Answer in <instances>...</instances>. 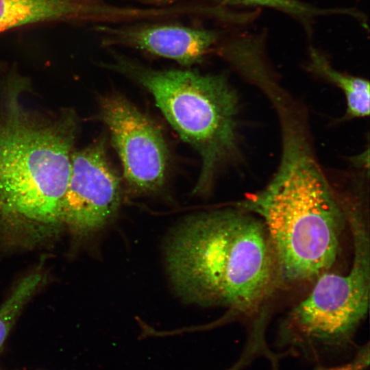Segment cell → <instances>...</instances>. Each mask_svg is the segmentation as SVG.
Masks as SVG:
<instances>
[{
	"label": "cell",
	"instance_id": "obj_1",
	"mask_svg": "<svg viewBox=\"0 0 370 370\" xmlns=\"http://www.w3.org/2000/svg\"><path fill=\"white\" fill-rule=\"evenodd\" d=\"M166 260L184 301L226 307L238 315L260 311L280 282L263 223L238 208L187 219L170 238Z\"/></svg>",
	"mask_w": 370,
	"mask_h": 370
},
{
	"label": "cell",
	"instance_id": "obj_2",
	"mask_svg": "<svg viewBox=\"0 0 370 370\" xmlns=\"http://www.w3.org/2000/svg\"><path fill=\"white\" fill-rule=\"evenodd\" d=\"M5 88L0 106V234L36 243L63 225L77 123L69 110L47 119L26 109L21 79Z\"/></svg>",
	"mask_w": 370,
	"mask_h": 370
},
{
	"label": "cell",
	"instance_id": "obj_3",
	"mask_svg": "<svg viewBox=\"0 0 370 370\" xmlns=\"http://www.w3.org/2000/svg\"><path fill=\"white\" fill-rule=\"evenodd\" d=\"M283 125L281 162L270 182L236 204L258 217L271 241L279 281L315 280L334 264L346 221L304 136Z\"/></svg>",
	"mask_w": 370,
	"mask_h": 370
},
{
	"label": "cell",
	"instance_id": "obj_4",
	"mask_svg": "<svg viewBox=\"0 0 370 370\" xmlns=\"http://www.w3.org/2000/svg\"><path fill=\"white\" fill-rule=\"evenodd\" d=\"M112 68L153 96L180 138L196 149L201 172L193 190L206 193L217 169L236 149L237 95L223 75L189 70H154L118 59Z\"/></svg>",
	"mask_w": 370,
	"mask_h": 370
},
{
	"label": "cell",
	"instance_id": "obj_5",
	"mask_svg": "<svg viewBox=\"0 0 370 370\" xmlns=\"http://www.w3.org/2000/svg\"><path fill=\"white\" fill-rule=\"evenodd\" d=\"M353 238L354 257L345 274L328 272L315 279L310 293L288 314L280 328L283 346L314 359L349 345L369 310L370 241L365 215L343 205Z\"/></svg>",
	"mask_w": 370,
	"mask_h": 370
},
{
	"label": "cell",
	"instance_id": "obj_6",
	"mask_svg": "<svg viewBox=\"0 0 370 370\" xmlns=\"http://www.w3.org/2000/svg\"><path fill=\"white\" fill-rule=\"evenodd\" d=\"M100 116L110 131L130 187L139 193L161 188L165 182L169 153L156 123L116 94L101 99Z\"/></svg>",
	"mask_w": 370,
	"mask_h": 370
},
{
	"label": "cell",
	"instance_id": "obj_7",
	"mask_svg": "<svg viewBox=\"0 0 370 370\" xmlns=\"http://www.w3.org/2000/svg\"><path fill=\"white\" fill-rule=\"evenodd\" d=\"M121 200L119 176L110 165L104 143L74 151L62 203V221L84 235L103 227L116 214Z\"/></svg>",
	"mask_w": 370,
	"mask_h": 370
},
{
	"label": "cell",
	"instance_id": "obj_8",
	"mask_svg": "<svg viewBox=\"0 0 370 370\" xmlns=\"http://www.w3.org/2000/svg\"><path fill=\"white\" fill-rule=\"evenodd\" d=\"M114 34L121 43L186 66L200 62L218 39L215 32L177 25L151 26Z\"/></svg>",
	"mask_w": 370,
	"mask_h": 370
},
{
	"label": "cell",
	"instance_id": "obj_9",
	"mask_svg": "<svg viewBox=\"0 0 370 370\" xmlns=\"http://www.w3.org/2000/svg\"><path fill=\"white\" fill-rule=\"evenodd\" d=\"M87 0H0V33L28 23L71 19L89 12Z\"/></svg>",
	"mask_w": 370,
	"mask_h": 370
},
{
	"label": "cell",
	"instance_id": "obj_10",
	"mask_svg": "<svg viewBox=\"0 0 370 370\" xmlns=\"http://www.w3.org/2000/svg\"><path fill=\"white\" fill-rule=\"evenodd\" d=\"M307 68L311 73L325 78L342 90L347 103V116L359 118L369 114L370 88L368 80L337 71L331 66L325 56L313 47L309 49Z\"/></svg>",
	"mask_w": 370,
	"mask_h": 370
},
{
	"label": "cell",
	"instance_id": "obj_11",
	"mask_svg": "<svg viewBox=\"0 0 370 370\" xmlns=\"http://www.w3.org/2000/svg\"><path fill=\"white\" fill-rule=\"evenodd\" d=\"M230 5H243L269 8L284 12L297 19L306 29L317 17L331 15L349 16L364 27L367 17L362 12L353 8H320L301 0H214Z\"/></svg>",
	"mask_w": 370,
	"mask_h": 370
},
{
	"label": "cell",
	"instance_id": "obj_12",
	"mask_svg": "<svg viewBox=\"0 0 370 370\" xmlns=\"http://www.w3.org/2000/svg\"><path fill=\"white\" fill-rule=\"evenodd\" d=\"M42 281V275L34 272L23 278L9 297L0 306V351L25 304Z\"/></svg>",
	"mask_w": 370,
	"mask_h": 370
},
{
	"label": "cell",
	"instance_id": "obj_13",
	"mask_svg": "<svg viewBox=\"0 0 370 370\" xmlns=\"http://www.w3.org/2000/svg\"><path fill=\"white\" fill-rule=\"evenodd\" d=\"M0 370H1V369H0Z\"/></svg>",
	"mask_w": 370,
	"mask_h": 370
}]
</instances>
